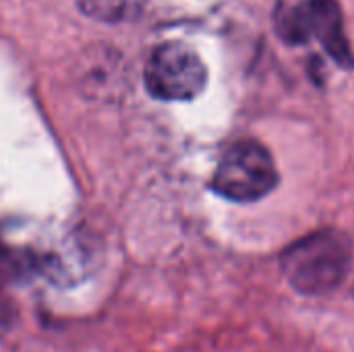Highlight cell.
<instances>
[{
    "mask_svg": "<svg viewBox=\"0 0 354 352\" xmlns=\"http://www.w3.org/2000/svg\"><path fill=\"white\" fill-rule=\"evenodd\" d=\"M353 241L340 230H319L299 239L280 257L282 272L303 295H326L338 288L353 268Z\"/></svg>",
    "mask_w": 354,
    "mask_h": 352,
    "instance_id": "6da1fadb",
    "label": "cell"
},
{
    "mask_svg": "<svg viewBox=\"0 0 354 352\" xmlns=\"http://www.w3.org/2000/svg\"><path fill=\"white\" fill-rule=\"evenodd\" d=\"M274 25L278 35L292 46L317 37L338 64H354L338 0H280Z\"/></svg>",
    "mask_w": 354,
    "mask_h": 352,
    "instance_id": "7a4b0ae2",
    "label": "cell"
},
{
    "mask_svg": "<svg viewBox=\"0 0 354 352\" xmlns=\"http://www.w3.org/2000/svg\"><path fill=\"white\" fill-rule=\"evenodd\" d=\"M278 185V170L270 151L257 141H239L228 147L214 172L212 189L239 203L263 199Z\"/></svg>",
    "mask_w": 354,
    "mask_h": 352,
    "instance_id": "3957f363",
    "label": "cell"
},
{
    "mask_svg": "<svg viewBox=\"0 0 354 352\" xmlns=\"http://www.w3.org/2000/svg\"><path fill=\"white\" fill-rule=\"evenodd\" d=\"M143 79L153 98L187 102L205 89L207 68L191 46L183 41H166L151 52Z\"/></svg>",
    "mask_w": 354,
    "mask_h": 352,
    "instance_id": "277c9868",
    "label": "cell"
},
{
    "mask_svg": "<svg viewBox=\"0 0 354 352\" xmlns=\"http://www.w3.org/2000/svg\"><path fill=\"white\" fill-rule=\"evenodd\" d=\"M79 10L95 21L104 23H120L133 19L139 10L143 0H77Z\"/></svg>",
    "mask_w": 354,
    "mask_h": 352,
    "instance_id": "5b68a950",
    "label": "cell"
}]
</instances>
